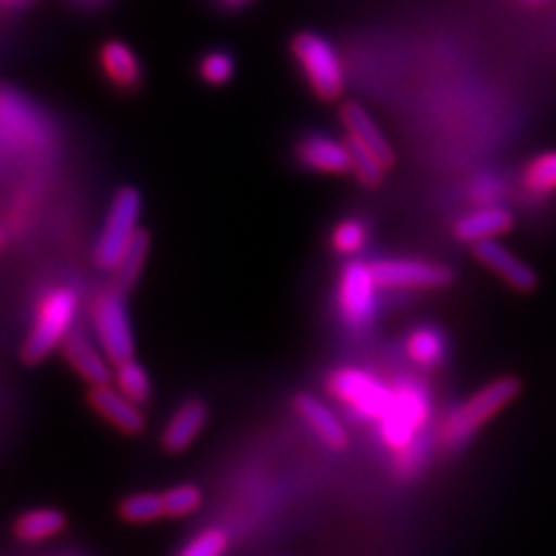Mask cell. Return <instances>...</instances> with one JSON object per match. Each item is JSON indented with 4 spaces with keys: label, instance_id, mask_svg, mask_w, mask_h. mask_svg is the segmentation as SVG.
<instances>
[{
    "label": "cell",
    "instance_id": "1",
    "mask_svg": "<svg viewBox=\"0 0 556 556\" xmlns=\"http://www.w3.org/2000/svg\"><path fill=\"white\" fill-rule=\"evenodd\" d=\"M521 392V382L515 376H503L492 382H486L473 396H468L464 404H459L455 410H450L439 429V439L445 450L457 452L476 433L496 417L503 408L510 406Z\"/></svg>",
    "mask_w": 556,
    "mask_h": 556
},
{
    "label": "cell",
    "instance_id": "2",
    "mask_svg": "<svg viewBox=\"0 0 556 556\" xmlns=\"http://www.w3.org/2000/svg\"><path fill=\"white\" fill-rule=\"evenodd\" d=\"M431 399L422 382L399 378L392 382V399L386 415L380 417V439L394 452L408 445L422 433L429 422Z\"/></svg>",
    "mask_w": 556,
    "mask_h": 556
},
{
    "label": "cell",
    "instance_id": "3",
    "mask_svg": "<svg viewBox=\"0 0 556 556\" xmlns=\"http://www.w3.org/2000/svg\"><path fill=\"white\" fill-rule=\"evenodd\" d=\"M77 313V292L70 288L49 290L38 304V316L22 348V357L28 364L42 362L59 343L65 341Z\"/></svg>",
    "mask_w": 556,
    "mask_h": 556
},
{
    "label": "cell",
    "instance_id": "4",
    "mask_svg": "<svg viewBox=\"0 0 556 556\" xmlns=\"http://www.w3.org/2000/svg\"><path fill=\"white\" fill-rule=\"evenodd\" d=\"M139 214H142V198H139L137 188L124 186L116 190L93 251V260L100 269L114 271L124 260L132 237L139 230Z\"/></svg>",
    "mask_w": 556,
    "mask_h": 556
},
{
    "label": "cell",
    "instance_id": "5",
    "mask_svg": "<svg viewBox=\"0 0 556 556\" xmlns=\"http://www.w3.org/2000/svg\"><path fill=\"white\" fill-rule=\"evenodd\" d=\"M327 390L357 420H380L392 399V386H386L378 376L355 367H343L329 374Z\"/></svg>",
    "mask_w": 556,
    "mask_h": 556
},
{
    "label": "cell",
    "instance_id": "6",
    "mask_svg": "<svg viewBox=\"0 0 556 556\" xmlns=\"http://www.w3.org/2000/svg\"><path fill=\"white\" fill-rule=\"evenodd\" d=\"M292 54L304 70L313 93L323 100H334L343 93V65L337 49L318 33H300L292 40Z\"/></svg>",
    "mask_w": 556,
    "mask_h": 556
},
{
    "label": "cell",
    "instance_id": "7",
    "mask_svg": "<svg viewBox=\"0 0 556 556\" xmlns=\"http://www.w3.org/2000/svg\"><path fill=\"white\" fill-rule=\"evenodd\" d=\"M91 316H93V327L98 332L100 345L104 355H108V359H112L114 364H124L132 359L135 339H132V327H130L124 292L118 288H108L98 292Z\"/></svg>",
    "mask_w": 556,
    "mask_h": 556
},
{
    "label": "cell",
    "instance_id": "8",
    "mask_svg": "<svg viewBox=\"0 0 556 556\" xmlns=\"http://www.w3.org/2000/svg\"><path fill=\"white\" fill-rule=\"evenodd\" d=\"M376 288L374 267L359 260L348 263L339 281V308L343 320L351 327H367L376 316Z\"/></svg>",
    "mask_w": 556,
    "mask_h": 556
},
{
    "label": "cell",
    "instance_id": "9",
    "mask_svg": "<svg viewBox=\"0 0 556 556\" xmlns=\"http://www.w3.org/2000/svg\"><path fill=\"white\" fill-rule=\"evenodd\" d=\"M380 288H445L452 283V271L443 265L420 263V260H380L371 265Z\"/></svg>",
    "mask_w": 556,
    "mask_h": 556
},
{
    "label": "cell",
    "instance_id": "10",
    "mask_svg": "<svg viewBox=\"0 0 556 556\" xmlns=\"http://www.w3.org/2000/svg\"><path fill=\"white\" fill-rule=\"evenodd\" d=\"M47 124L30 104L14 96L10 89L3 93V142L10 151L12 147H42L49 135Z\"/></svg>",
    "mask_w": 556,
    "mask_h": 556
},
{
    "label": "cell",
    "instance_id": "11",
    "mask_svg": "<svg viewBox=\"0 0 556 556\" xmlns=\"http://www.w3.org/2000/svg\"><path fill=\"white\" fill-rule=\"evenodd\" d=\"M473 255L480 265H484L490 271H494L503 283L510 286L517 292H531L538 286L535 271L517 257L513 251H508L496 239H486L473 243Z\"/></svg>",
    "mask_w": 556,
    "mask_h": 556
},
{
    "label": "cell",
    "instance_id": "12",
    "mask_svg": "<svg viewBox=\"0 0 556 556\" xmlns=\"http://www.w3.org/2000/svg\"><path fill=\"white\" fill-rule=\"evenodd\" d=\"M89 404L93 406L96 413H100L104 420L112 422L116 429L126 431V433H139L144 429V413L142 406H137L135 402L110 386H98L91 388L89 392Z\"/></svg>",
    "mask_w": 556,
    "mask_h": 556
},
{
    "label": "cell",
    "instance_id": "13",
    "mask_svg": "<svg viewBox=\"0 0 556 556\" xmlns=\"http://www.w3.org/2000/svg\"><path fill=\"white\" fill-rule=\"evenodd\" d=\"M61 345L70 367H73L84 380H89L91 388L110 386V364L100 355L98 348L86 339L84 332H79V329H70V334Z\"/></svg>",
    "mask_w": 556,
    "mask_h": 556
},
{
    "label": "cell",
    "instance_id": "14",
    "mask_svg": "<svg viewBox=\"0 0 556 556\" xmlns=\"http://www.w3.org/2000/svg\"><path fill=\"white\" fill-rule=\"evenodd\" d=\"M515 218L506 206H478L471 214L462 216L455 223V237L466 243H478L486 239H496L513 230Z\"/></svg>",
    "mask_w": 556,
    "mask_h": 556
},
{
    "label": "cell",
    "instance_id": "15",
    "mask_svg": "<svg viewBox=\"0 0 556 556\" xmlns=\"http://www.w3.org/2000/svg\"><path fill=\"white\" fill-rule=\"evenodd\" d=\"M298 159L304 167L327 174H343L351 169V153L345 142H337L325 135H306L298 144Z\"/></svg>",
    "mask_w": 556,
    "mask_h": 556
},
{
    "label": "cell",
    "instance_id": "16",
    "mask_svg": "<svg viewBox=\"0 0 556 556\" xmlns=\"http://www.w3.org/2000/svg\"><path fill=\"white\" fill-rule=\"evenodd\" d=\"M341 121L348 130V137L355 139V142H359L362 147H367L374 155H378L382 165L392 167L394 151L388 139L382 137L376 121L364 112V108H359L357 102H345L341 108Z\"/></svg>",
    "mask_w": 556,
    "mask_h": 556
},
{
    "label": "cell",
    "instance_id": "17",
    "mask_svg": "<svg viewBox=\"0 0 556 556\" xmlns=\"http://www.w3.org/2000/svg\"><path fill=\"white\" fill-rule=\"evenodd\" d=\"M208 420V406L202 399H188L179 410L169 417V422L163 431V447L167 452H184L190 443L198 439V433Z\"/></svg>",
    "mask_w": 556,
    "mask_h": 556
},
{
    "label": "cell",
    "instance_id": "18",
    "mask_svg": "<svg viewBox=\"0 0 556 556\" xmlns=\"http://www.w3.org/2000/svg\"><path fill=\"white\" fill-rule=\"evenodd\" d=\"M292 406L302 415V420L318 433L325 445L334 450H343L348 445L345 427L341 425L339 417L320 402V399L302 392L292 399Z\"/></svg>",
    "mask_w": 556,
    "mask_h": 556
},
{
    "label": "cell",
    "instance_id": "19",
    "mask_svg": "<svg viewBox=\"0 0 556 556\" xmlns=\"http://www.w3.org/2000/svg\"><path fill=\"white\" fill-rule=\"evenodd\" d=\"M100 63L108 79L121 91H135L142 84V65L135 51L121 40H108L100 49Z\"/></svg>",
    "mask_w": 556,
    "mask_h": 556
},
{
    "label": "cell",
    "instance_id": "20",
    "mask_svg": "<svg viewBox=\"0 0 556 556\" xmlns=\"http://www.w3.org/2000/svg\"><path fill=\"white\" fill-rule=\"evenodd\" d=\"M67 525V517L54 508H35L14 519V535L22 543H42L59 535Z\"/></svg>",
    "mask_w": 556,
    "mask_h": 556
},
{
    "label": "cell",
    "instance_id": "21",
    "mask_svg": "<svg viewBox=\"0 0 556 556\" xmlns=\"http://www.w3.org/2000/svg\"><path fill=\"white\" fill-rule=\"evenodd\" d=\"M406 351L417 367H437L447 353V339L439 327L422 325L410 332L406 341Z\"/></svg>",
    "mask_w": 556,
    "mask_h": 556
},
{
    "label": "cell",
    "instance_id": "22",
    "mask_svg": "<svg viewBox=\"0 0 556 556\" xmlns=\"http://www.w3.org/2000/svg\"><path fill=\"white\" fill-rule=\"evenodd\" d=\"M149 247H151V237L147 230H137V235L132 237L130 247L121 260L118 267L114 269V288H118L121 292H128L135 283L139 274H142L144 265H147V255H149Z\"/></svg>",
    "mask_w": 556,
    "mask_h": 556
},
{
    "label": "cell",
    "instance_id": "23",
    "mask_svg": "<svg viewBox=\"0 0 556 556\" xmlns=\"http://www.w3.org/2000/svg\"><path fill=\"white\" fill-rule=\"evenodd\" d=\"M521 186L533 195L556 193V149L538 153L521 172Z\"/></svg>",
    "mask_w": 556,
    "mask_h": 556
},
{
    "label": "cell",
    "instance_id": "24",
    "mask_svg": "<svg viewBox=\"0 0 556 556\" xmlns=\"http://www.w3.org/2000/svg\"><path fill=\"white\" fill-rule=\"evenodd\" d=\"M118 515L128 525H149V521H159L167 517L165 513V498L163 494L153 492H139L130 494L118 503Z\"/></svg>",
    "mask_w": 556,
    "mask_h": 556
},
{
    "label": "cell",
    "instance_id": "25",
    "mask_svg": "<svg viewBox=\"0 0 556 556\" xmlns=\"http://www.w3.org/2000/svg\"><path fill=\"white\" fill-rule=\"evenodd\" d=\"M116 390L124 392L137 406H144L151 399V378L142 364L135 359L116 364Z\"/></svg>",
    "mask_w": 556,
    "mask_h": 556
},
{
    "label": "cell",
    "instance_id": "26",
    "mask_svg": "<svg viewBox=\"0 0 556 556\" xmlns=\"http://www.w3.org/2000/svg\"><path fill=\"white\" fill-rule=\"evenodd\" d=\"M345 147H348V153H351V169L359 179V184L367 188H376L382 181V177H386L388 167L380 163L378 155H374L367 147H362L351 137L345 139Z\"/></svg>",
    "mask_w": 556,
    "mask_h": 556
},
{
    "label": "cell",
    "instance_id": "27",
    "mask_svg": "<svg viewBox=\"0 0 556 556\" xmlns=\"http://www.w3.org/2000/svg\"><path fill=\"white\" fill-rule=\"evenodd\" d=\"M228 545V533L218 527H208L190 538V541L177 552V556H225Z\"/></svg>",
    "mask_w": 556,
    "mask_h": 556
},
{
    "label": "cell",
    "instance_id": "28",
    "mask_svg": "<svg viewBox=\"0 0 556 556\" xmlns=\"http://www.w3.org/2000/svg\"><path fill=\"white\" fill-rule=\"evenodd\" d=\"M427 459H429V443L420 433L415 441L394 452V471L399 478H415L425 468Z\"/></svg>",
    "mask_w": 556,
    "mask_h": 556
},
{
    "label": "cell",
    "instance_id": "29",
    "mask_svg": "<svg viewBox=\"0 0 556 556\" xmlns=\"http://www.w3.org/2000/svg\"><path fill=\"white\" fill-rule=\"evenodd\" d=\"M167 517H186L202 506V492L195 484H177L163 494Z\"/></svg>",
    "mask_w": 556,
    "mask_h": 556
},
{
    "label": "cell",
    "instance_id": "30",
    "mask_svg": "<svg viewBox=\"0 0 556 556\" xmlns=\"http://www.w3.org/2000/svg\"><path fill=\"white\" fill-rule=\"evenodd\" d=\"M364 241H367V225L359 218H345L341 220L332 232V249L341 255L357 253Z\"/></svg>",
    "mask_w": 556,
    "mask_h": 556
},
{
    "label": "cell",
    "instance_id": "31",
    "mask_svg": "<svg viewBox=\"0 0 556 556\" xmlns=\"http://www.w3.org/2000/svg\"><path fill=\"white\" fill-rule=\"evenodd\" d=\"M200 75L204 81L220 86V84L232 79L235 61L228 51H208V54L200 63Z\"/></svg>",
    "mask_w": 556,
    "mask_h": 556
},
{
    "label": "cell",
    "instance_id": "32",
    "mask_svg": "<svg viewBox=\"0 0 556 556\" xmlns=\"http://www.w3.org/2000/svg\"><path fill=\"white\" fill-rule=\"evenodd\" d=\"M506 193V186L494 174H480V177L468 188V195L478 206H496Z\"/></svg>",
    "mask_w": 556,
    "mask_h": 556
},
{
    "label": "cell",
    "instance_id": "33",
    "mask_svg": "<svg viewBox=\"0 0 556 556\" xmlns=\"http://www.w3.org/2000/svg\"><path fill=\"white\" fill-rule=\"evenodd\" d=\"M220 3L230 5V8H237V5H241V3H247V0H220Z\"/></svg>",
    "mask_w": 556,
    "mask_h": 556
},
{
    "label": "cell",
    "instance_id": "34",
    "mask_svg": "<svg viewBox=\"0 0 556 556\" xmlns=\"http://www.w3.org/2000/svg\"><path fill=\"white\" fill-rule=\"evenodd\" d=\"M525 3H529V5H541V3H545V0H525Z\"/></svg>",
    "mask_w": 556,
    "mask_h": 556
},
{
    "label": "cell",
    "instance_id": "35",
    "mask_svg": "<svg viewBox=\"0 0 556 556\" xmlns=\"http://www.w3.org/2000/svg\"><path fill=\"white\" fill-rule=\"evenodd\" d=\"M8 3H22V0H8Z\"/></svg>",
    "mask_w": 556,
    "mask_h": 556
}]
</instances>
